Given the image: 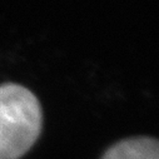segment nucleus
Wrapping results in <instances>:
<instances>
[{"label":"nucleus","instance_id":"f03ea898","mask_svg":"<svg viewBox=\"0 0 159 159\" xmlns=\"http://www.w3.org/2000/svg\"><path fill=\"white\" fill-rule=\"evenodd\" d=\"M100 159H159V139L133 137L109 147Z\"/></svg>","mask_w":159,"mask_h":159},{"label":"nucleus","instance_id":"f257e3e1","mask_svg":"<svg viewBox=\"0 0 159 159\" xmlns=\"http://www.w3.org/2000/svg\"><path fill=\"white\" fill-rule=\"evenodd\" d=\"M43 127L38 98L26 88L0 85V159H19L36 142Z\"/></svg>","mask_w":159,"mask_h":159}]
</instances>
